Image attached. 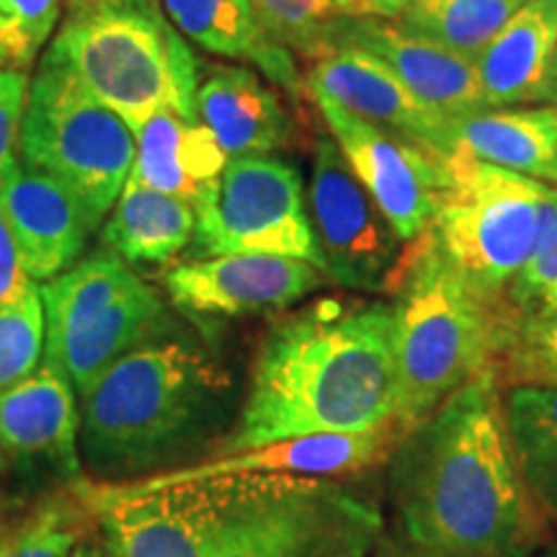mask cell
<instances>
[{"mask_svg": "<svg viewBox=\"0 0 557 557\" xmlns=\"http://www.w3.org/2000/svg\"><path fill=\"white\" fill-rule=\"evenodd\" d=\"M382 529L377 506L333 480L248 475L212 557H372Z\"/></svg>", "mask_w": 557, "mask_h": 557, "instance_id": "obj_8", "label": "cell"}, {"mask_svg": "<svg viewBox=\"0 0 557 557\" xmlns=\"http://www.w3.org/2000/svg\"><path fill=\"white\" fill-rule=\"evenodd\" d=\"M227 389L225 369L201 346L150 341L81 395V462L107 478L156 470L212 429Z\"/></svg>", "mask_w": 557, "mask_h": 557, "instance_id": "obj_3", "label": "cell"}, {"mask_svg": "<svg viewBox=\"0 0 557 557\" xmlns=\"http://www.w3.org/2000/svg\"><path fill=\"white\" fill-rule=\"evenodd\" d=\"M540 101H547L549 107H557V47L553 54V65H549L545 88H542V94H540Z\"/></svg>", "mask_w": 557, "mask_h": 557, "instance_id": "obj_40", "label": "cell"}, {"mask_svg": "<svg viewBox=\"0 0 557 557\" xmlns=\"http://www.w3.org/2000/svg\"><path fill=\"white\" fill-rule=\"evenodd\" d=\"M60 24V0H0V67L29 73Z\"/></svg>", "mask_w": 557, "mask_h": 557, "instance_id": "obj_31", "label": "cell"}, {"mask_svg": "<svg viewBox=\"0 0 557 557\" xmlns=\"http://www.w3.org/2000/svg\"><path fill=\"white\" fill-rule=\"evenodd\" d=\"M78 431L75 389L45 361L32 377L0 393V449L47 459L65 475H78Z\"/></svg>", "mask_w": 557, "mask_h": 557, "instance_id": "obj_20", "label": "cell"}, {"mask_svg": "<svg viewBox=\"0 0 557 557\" xmlns=\"http://www.w3.org/2000/svg\"><path fill=\"white\" fill-rule=\"evenodd\" d=\"M163 336H169V310L160 292L143 278L78 331L45 348V364L65 374L81 398L114 361Z\"/></svg>", "mask_w": 557, "mask_h": 557, "instance_id": "obj_19", "label": "cell"}, {"mask_svg": "<svg viewBox=\"0 0 557 557\" xmlns=\"http://www.w3.org/2000/svg\"><path fill=\"white\" fill-rule=\"evenodd\" d=\"M139 282L143 276L135 274V269L120 256L111 250H96L88 259L41 284L39 297L45 305L47 323L45 348L60 344Z\"/></svg>", "mask_w": 557, "mask_h": 557, "instance_id": "obj_27", "label": "cell"}, {"mask_svg": "<svg viewBox=\"0 0 557 557\" xmlns=\"http://www.w3.org/2000/svg\"><path fill=\"white\" fill-rule=\"evenodd\" d=\"M529 0H413L393 24L475 62Z\"/></svg>", "mask_w": 557, "mask_h": 557, "instance_id": "obj_28", "label": "cell"}, {"mask_svg": "<svg viewBox=\"0 0 557 557\" xmlns=\"http://www.w3.org/2000/svg\"><path fill=\"white\" fill-rule=\"evenodd\" d=\"M557 47V0H529L478 54L487 111L540 101Z\"/></svg>", "mask_w": 557, "mask_h": 557, "instance_id": "obj_23", "label": "cell"}, {"mask_svg": "<svg viewBox=\"0 0 557 557\" xmlns=\"http://www.w3.org/2000/svg\"><path fill=\"white\" fill-rule=\"evenodd\" d=\"M389 504L421 557H532L545 519L519 475L498 372H485L389 455Z\"/></svg>", "mask_w": 557, "mask_h": 557, "instance_id": "obj_1", "label": "cell"}, {"mask_svg": "<svg viewBox=\"0 0 557 557\" xmlns=\"http://www.w3.org/2000/svg\"><path fill=\"white\" fill-rule=\"evenodd\" d=\"M532 557H557V542H553V545H547V547H540Z\"/></svg>", "mask_w": 557, "mask_h": 557, "instance_id": "obj_42", "label": "cell"}, {"mask_svg": "<svg viewBox=\"0 0 557 557\" xmlns=\"http://www.w3.org/2000/svg\"><path fill=\"white\" fill-rule=\"evenodd\" d=\"M171 24L209 54L246 60L297 103L308 94L292 52L263 29L250 0H160Z\"/></svg>", "mask_w": 557, "mask_h": 557, "instance_id": "obj_21", "label": "cell"}, {"mask_svg": "<svg viewBox=\"0 0 557 557\" xmlns=\"http://www.w3.org/2000/svg\"><path fill=\"white\" fill-rule=\"evenodd\" d=\"M308 94H320L348 114L406 139L434 158L451 156V122L431 111L398 81V75L359 47L312 62Z\"/></svg>", "mask_w": 557, "mask_h": 557, "instance_id": "obj_15", "label": "cell"}, {"mask_svg": "<svg viewBox=\"0 0 557 557\" xmlns=\"http://www.w3.org/2000/svg\"><path fill=\"white\" fill-rule=\"evenodd\" d=\"M47 323L39 287L0 308V393L32 377L45 361Z\"/></svg>", "mask_w": 557, "mask_h": 557, "instance_id": "obj_30", "label": "cell"}, {"mask_svg": "<svg viewBox=\"0 0 557 557\" xmlns=\"http://www.w3.org/2000/svg\"><path fill=\"white\" fill-rule=\"evenodd\" d=\"M308 212L329 282L369 295L389 289L406 243L329 135L315 139Z\"/></svg>", "mask_w": 557, "mask_h": 557, "instance_id": "obj_11", "label": "cell"}, {"mask_svg": "<svg viewBox=\"0 0 557 557\" xmlns=\"http://www.w3.org/2000/svg\"><path fill=\"white\" fill-rule=\"evenodd\" d=\"M498 367L506 369L517 385L532 382L557 387V333L517 331Z\"/></svg>", "mask_w": 557, "mask_h": 557, "instance_id": "obj_34", "label": "cell"}, {"mask_svg": "<svg viewBox=\"0 0 557 557\" xmlns=\"http://www.w3.org/2000/svg\"><path fill=\"white\" fill-rule=\"evenodd\" d=\"M199 81L197 114L227 158L271 156L292 145L295 122L256 70L214 65Z\"/></svg>", "mask_w": 557, "mask_h": 557, "instance_id": "obj_18", "label": "cell"}, {"mask_svg": "<svg viewBox=\"0 0 557 557\" xmlns=\"http://www.w3.org/2000/svg\"><path fill=\"white\" fill-rule=\"evenodd\" d=\"M344 47H359L385 62L418 101L426 103L444 120L459 122L487 111L475 62L447 47L403 32L393 21L377 16L351 21L341 39V50Z\"/></svg>", "mask_w": 557, "mask_h": 557, "instance_id": "obj_16", "label": "cell"}, {"mask_svg": "<svg viewBox=\"0 0 557 557\" xmlns=\"http://www.w3.org/2000/svg\"><path fill=\"white\" fill-rule=\"evenodd\" d=\"M504 413L519 475L542 519L557 527V387L513 385Z\"/></svg>", "mask_w": 557, "mask_h": 557, "instance_id": "obj_26", "label": "cell"}, {"mask_svg": "<svg viewBox=\"0 0 557 557\" xmlns=\"http://www.w3.org/2000/svg\"><path fill=\"white\" fill-rule=\"evenodd\" d=\"M191 256L261 253L299 259L325 274L297 165L276 156L230 158L214 191L194 209Z\"/></svg>", "mask_w": 557, "mask_h": 557, "instance_id": "obj_9", "label": "cell"}, {"mask_svg": "<svg viewBox=\"0 0 557 557\" xmlns=\"http://www.w3.org/2000/svg\"><path fill=\"white\" fill-rule=\"evenodd\" d=\"M361 3L367 5V11L372 13V16L393 21V18H398L403 11H406L413 0H361Z\"/></svg>", "mask_w": 557, "mask_h": 557, "instance_id": "obj_37", "label": "cell"}, {"mask_svg": "<svg viewBox=\"0 0 557 557\" xmlns=\"http://www.w3.org/2000/svg\"><path fill=\"white\" fill-rule=\"evenodd\" d=\"M29 73L0 67V184L18 165L16 148L21 143V120L29 99Z\"/></svg>", "mask_w": 557, "mask_h": 557, "instance_id": "obj_35", "label": "cell"}, {"mask_svg": "<svg viewBox=\"0 0 557 557\" xmlns=\"http://www.w3.org/2000/svg\"><path fill=\"white\" fill-rule=\"evenodd\" d=\"M517 331H540V333H557V305H553L545 315L519 323Z\"/></svg>", "mask_w": 557, "mask_h": 557, "instance_id": "obj_38", "label": "cell"}, {"mask_svg": "<svg viewBox=\"0 0 557 557\" xmlns=\"http://www.w3.org/2000/svg\"><path fill=\"white\" fill-rule=\"evenodd\" d=\"M395 403L393 305L318 299L261 338L222 455L282 438L380 429L395 421Z\"/></svg>", "mask_w": 557, "mask_h": 557, "instance_id": "obj_2", "label": "cell"}, {"mask_svg": "<svg viewBox=\"0 0 557 557\" xmlns=\"http://www.w3.org/2000/svg\"><path fill=\"white\" fill-rule=\"evenodd\" d=\"M310 99L329 124L331 137L338 143L354 176L389 220L400 240L413 243L421 238L436 214L444 158H434L423 148L348 114L325 96L310 94Z\"/></svg>", "mask_w": 557, "mask_h": 557, "instance_id": "obj_12", "label": "cell"}, {"mask_svg": "<svg viewBox=\"0 0 557 557\" xmlns=\"http://www.w3.org/2000/svg\"><path fill=\"white\" fill-rule=\"evenodd\" d=\"M0 214L9 222L34 284L75 267L90 235L78 201L29 165H16L0 184Z\"/></svg>", "mask_w": 557, "mask_h": 557, "instance_id": "obj_17", "label": "cell"}, {"mask_svg": "<svg viewBox=\"0 0 557 557\" xmlns=\"http://www.w3.org/2000/svg\"><path fill=\"white\" fill-rule=\"evenodd\" d=\"M387 295L398 377L395 426L403 438L470 380L498 372L517 320L472 289L429 230L406 243Z\"/></svg>", "mask_w": 557, "mask_h": 557, "instance_id": "obj_4", "label": "cell"}, {"mask_svg": "<svg viewBox=\"0 0 557 557\" xmlns=\"http://www.w3.org/2000/svg\"><path fill=\"white\" fill-rule=\"evenodd\" d=\"M52 58L137 135L160 111L199 120V62L160 0H70Z\"/></svg>", "mask_w": 557, "mask_h": 557, "instance_id": "obj_5", "label": "cell"}, {"mask_svg": "<svg viewBox=\"0 0 557 557\" xmlns=\"http://www.w3.org/2000/svg\"><path fill=\"white\" fill-rule=\"evenodd\" d=\"M34 287L32 276L26 274L16 238H13L9 222L0 214V308L16 302Z\"/></svg>", "mask_w": 557, "mask_h": 557, "instance_id": "obj_36", "label": "cell"}, {"mask_svg": "<svg viewBox=\"0 0 557 557\" xmlns=\"http://www.w3.org/2000/svg\"><path fill=\"white\" fill-rule=\"evenodd\" d=\"M451 152L549 184L557 160V124L549 109H493L451 122Z\"/></svg>", "mask_w": 557, "mask_h": 557, "instance_id": "obj_25", "label": "cell"}, {"mask_svg": "<svg viewBox=\"0 0 557 557\" xmlns=\"http://www.w3.org/2000/svg\"><path fill=\"white\" fill-rule=\"evenodd\" d=\"M73 557H111L103 545L99 542H83V545H75Z\"/></svg>", "mask_w": 557, "mask_h": 557, "instance_id": "obj_41", "label": "cell"}, {"mask_svg": "<svg viewBox=\"0 0 557 557\" xmlns=\"http://www.w3.org/2000/svg\"><path fill=\"white\" fill-rule=\"evenodd\" d=\"M24 165L78 201L90 233L114 209L137 156L132 129L50 52L41 54L21 120Z\"/></svg>", "mask_w": 557, "mask_h": 557, "instance_id": "obj_7", "label": "cell"}, {"mask_svg": "<svg viewBox=\"0 0 557 557\" xmlns=\"http://www.w3.org/2000/svg\"><path fill=\"white\" fill-rule=\"evenodd\" d=\"M547 194L545 181L451 152L442 160L429 233L472 289L504 305L513 278L540 253Z\"/></svg>", "mask_w": 557, "mask_h": 557, "instance_id": "obj_6", "label": "cell"}, {"mask_svg": "<svg viewBox=\"0 0 557 557\" xmlns=\"http://www.w3.org/2000/svg\"><path fill=\"white\" fill-rule=\"evenodd\" d=\"M329 276L299 259L230 253L178 263L165 274V292L194 318H253L284 312L323 289Z\"/></svg>", "mask_w": 557, "mask_h": 557, "instance_id": "obj_13", "label": "cell"}, {"mask_svg": "<svg viewBox=\"0 0 557 557\" xmlns=\"http://www.w3.org/2000/svg\"><path fill=\"white\" fill-rule=\"evenodd\" d=\"M248 475L191 480L156 491L132 483H78L111 557H212Z\"/></svg>", "mask_w": 557, "mask_h": 557, "instance_id": "obj_10", "label": "cell"}, {"mask_svg": "<svg viewBox=\"0 0 557 557\" xmlns=\"http://www.w3.org/2000/svg\"><path fill=\"white\" fill-rule=\"evenodd\" d=\"M75 529L58 508L34 517L9 540H0V557H73Z\"/></svg>", "mask_w": 557, "mask_h": 557, "instance_id": "obj_33", "label": "cell"}, {"mask_svg": "<svg viewBox=\"0 0 557 557\" xmlns=\"http://www.w3.org/2000/svg\"><path fill=\"white\" fill-rule=\"evenodd\" d=\"M549 109V116H553V122L557 124V107H547Z\"/></svg>", "mask_w": 557, "mask_h": 557, "instance_id": "obj_43", "label": "cell"}, {"mask_svg": "<svg viewBox=\"0 0 557 557\" xmlns=\"http://www.w3.org/2000/svg\"><path fill=\"white\" fill-rule=\"evenodd\" d=\"M400 442V429L395 421L385 426L361 431V434H318L282 438L263 447L220 455L209 462L186 465V468L163 470L158 475L135 480L139 491L191 483V480L238 478V475H269V478H338L351 475L380 465L393 455Z\"/></svg>", "mask_w": 557, "mask_h": 557, "instance_id": "obj_14", "label": "cell"}, {"mask_svg": "<svg viewBox=\"0 0 557 557\" xmlns=\"http://www.w3.org/2000/svg\"><path fill=\"white\" fill-rule=\"evenodd\" d=\"M263 29L305 60H323L341 50L346 26L372 16L361 0H250Z\"/></svg>", "mask_w": 557, "mask_h": 557, "instance_id": "obj_29", "label": "cell"}, {"mask_svg": "<svg viewBox=\"0 0 557 557\" xmlns=\"http://www.w3.org/2000/svg\"><path fill=\"white\" fill-rule=\"evenodd\" d=\"M506 310L519 323L534 320L557 305V238L513 278L504 297Z\"/></svg>", "mask_w": 557, "mask_h": 557, "instance_id": "obj_32", "label": "cell"}, {"mask_svg": "<svg viewBox=\"0 0 557 557\" xmlns=\"http://www.w3.org/2000/svg\"><path fill=\"white\" fill-rule=\"evenodd\" d=\"M197 212L169 194L127 181L101 227L107 250L129 267H165L194 240Z\"/></svg>", "mask_w": 557, "mask_h": 557, "instance_id": "obj_24", "label": "cell"}, {"mask_svg": "<svg viewBox=\"0 0 557 557\" xmlns=\"http://www.w3.org/2000/svg\"><path fill=\"white\" fill-rule=\"evenodd\" d=\"M374 557H421L413 547H408L406 542H380L377 549H374Z\"/></svg>", "mask_w": 557, "mask_h": 557, "instance_id": "obj_39", "label": "cell"}, {"mask_svg": "<svg viewBox=\"0 0 557 557\" xmlns=\"http://www.w3.org/2000/svg\"><path fill=\"white\" fill-rule=\"evenodd\" d=\"M137 156L129 181L169 194L197 209L227 165L225 150L201 120L160 111L135 135Z\"/></svg>", "mask_w": 557, "mask_h": 557, "instance_id": "obj_22", "label": "cell"}, {"mask_svg": "<svg viewBox=\"0 0 557 557\" xmlns=\"http://www.w3.org/2000/svg\"><path fill=\"white\" fill-rule=\"evenodd\" d=\"M549 184L557 186V160H555V173H553V178H549Z\"/></svg>", "mask_w": 557, "mask_h": 557, "instance_id": "obj_44", "label": "cell"}]
</instances>
